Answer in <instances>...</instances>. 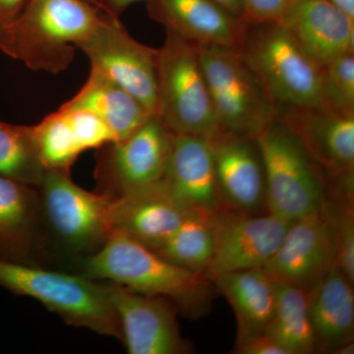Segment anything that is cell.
Returning a JSON list of instances; mask_svg holds the SVG:
<instances>
[{
    "mask_svg": "<svg viewBox=\"0 0 354 354\" xmlns=\"http://www.w3.org/2000/svg\"><path fill=\"white\" fill-rule=\"evenodd\" d=\"M239 53L276 108L321 106V67L281 23L246 22Z\"/></svg>",
    "mask_w": 354,
    "mask_h": 354,
    "instance_id": "obj_5",
    "label": "cell"
},
{
    "mask_svg": "<svg viewBox=\"0 0 354 354\" xmlns=\"http://www.w3.org/2000/svg\"><path fill=\"white\" fill-rule=\"evenodd\" d=\"M215 1L218 2L221 6H225V8H227L228 10L230 11V12L239 16V17H242V14H243L242 0H215Z\"/></svg>",
    "mask_w": 354,
    "mask_h": 354,
    "instance_id": "obj_33",
    "label": "cell"
},
{
    "mask_svg": "<svg viewBox=\"0 0 354 354\" xmlns=\"http://www.w3.org/2000/svg\"><path fill=\"white\" fill-rule=\"evenodd\" d=\"M234 310L235 346L265 334L276 305V283L264 268L216 274L209 279Z\"/></svg>",
    "mask_w": 354,
    "mask_h": 354,
    "instance_id": "obj_22",
    "label": "cell"
},
{
    "mask_svg": "<svg viewBox=\"0 0 354 354\" xmlns=\"http://www.w3.org/2000/svg\"><path fill=\"white\" fill-rule=\"evenodd\" d=\"M329 1L348 14L351 17L354 18V0H329Z\"/></svg>",
    "mask_w": 354,
    "mask_h": 354,
    "instance_id": "obj_34",
    "label": "cell"
},
{
    "mask_svg": "<svg viewBox=\"0 0 354 354\" xmlns=\"http://www.w3.org/2000/svg\"><path fill=\"white\" fill-rule=\"evenodd\" d=\"M158 183L184 209L215 213L225 208L216 184L209 139L174 135L171 156Z\"/></svg>",
    "mask_w": 354,
    "mask_h": 354,
    "instance_id": "obj_17",
    "label": "cell"
},
{
    "mask_svg": "<svg viewBox=\"0 0 354 354\" xmlns=\"http://www.w3.org/2000/svg\"><path fill=\"white\" fill-rule=\"evenodd\" d=\"M205 81L223 131L254 137L276 118V106L239 50L197 48Z\"/></svg>",
    "mask_w": 354,
    "mask_h": 354,
    "instance_id": "obj_8",
    "label": "cell"
},
{
    "mask_svg": "<svg viewBox=\"0 0 354 354\" xmlns=\"http://www.w3.org/2000/svg\"><path fill=\"white\" fill-rule=\"evenodd\" d=\"M30 0H0V53L6 55L16 21Z\"/></svg>",
    "mask_w": 354,
    "mask_h": 354,
    "instance_id": "obj_30",
    "label": "cell"
},
{
    "mask_svg": "<svg viewBox=\"0 0 354 354\" xmlns=\"http://www.w3.org/2000/svg\"><path fill=\"white\" fill-rule=\"evenodd\" d=\"M337 262L334 227L327 209L292 221L264 269L276 281L310 291Z\"/></svg>",
    "mask_w": 354,
    "mask_h": 354,
    "instance_id": "obj_13",
    "label": "cell"
},
{
    "mask_svg": "<svg viewBox=\"0 0 354 354\" xmlns=\"http://www.w3.org/2000/svg\"><path fill=\"white\" fill-rule=\"evenodd\" d=\"M321 106L354 115V53L321 67Z\"/></svg>",
    "mask_w": 354,
    "mask_h": 354,
    "instance_id": "obj_28",
    "label": "cell"
},
{
    "mask_svg": "<svg viewBox=\"0 0 354 354\" xmlns=\"http://www.w3.org/2000/svg\"><path fill=\"white\" fill-rule=\"evenodd\" d=\"M334 354H353L354 353V341L346 342L339 346L334 353Z\"/></svg>",
    "mask_w": 354,
    "mask_h": 354,
    "instance_id": "obj_35",
    "label": "cell"
},
{
    "mask_svg": "<svg viewBox=\"0 0 354 354\" xmlns=\"http://www.w3.org/2000/svg\"><path fill=\"white\" fill-rule=\"evenodd\" d=\"M234 353L237 354H288L285 348L266 334L257 335L248 341L235 346Z\"/></svg>",
    "mask_w": 354,
    "mask_h": 354,
    "instance_id": "obj_31",
    "label": "cell"
},
{
    "mask_svg": "<svg viewBox=\"0 0 354 354\" xmlns=\"http://www.w3.org/2000/svg\"><path fill=\"white\" fill-rule=\"evenodd\" d=\"M62 106L94 114L111 128L118 141L136 131L151 115L124 88L93 69L83 87Z\"/></svg>",
    "mask_w": 354,
    "mask_h": 354,
    "instance_id": "obj_24",
    "label": "cell"
},
{
    "mask_svg": "<svg viewBox=\"0 0 354 354\" xmlns=\"http://www.w3.org/2000/svg\"><path fill=\"white\" fill-rule=\"evenodd\" d=\"M308 293L316 353H333L354 341L353 281L335 266Z\"/></svg>",
    "mask_w": 354,
    "mask_h": 354,
    "instance_id": "obj_23",
    "label": "cell"
},
{
    "mask_svg": "<svg viewBox=\"0 0 354 354\" xmlns=\"http://www.w3.org/2000/svg\"><path fill=\"white\" fill-rule=\"evenodd\" d=\"M39 160L46 171L69 172L86 151L118 141L111 128L94 114L60 106L32 127Z\"/></svg>",
    "mask_w": 354,
    "mask_h": 354,
    "instance_id": "obj_19",
    "label": "cell"
},
{
    "mask_svg": "<svg viewBox=\"0 0 354 354\" xmlns=\"http://www.w3.org/2000/svg\"><path fill=\"white\" fill-rule=\"evenodd\" d=\"M174 133L157 114L127 138L97 149L95 178L99 192L115 199L158 183L174 145Z\"/></svg>",
    "mask_w": 354,
    "mask_h": 354,
    "instance_id": "obj_9",
    "label": "cell"
},
{
    "mask_svg": "<svg viewBox=\"0 0 354 354\" xmlns=\"http://www.w3.org/2000/svg\"><path fill=\"white\" fill-rule=\"evenodd\" d=\"M91 69L132 95L150 114H157L158 50L130 36L120 18L108 16L95 31L76 46Z\"/></svg>",
    "mask_w": 354,
    "mask_h": 354,
    "instance_id": "obj_10",
    "label": "cell"
},
{
    "mask_svg": "<svg viewBox=\"0 0 354 354\" xmlns=\"http://www.w3.org/2000/svg\"><path fill=\"white\" fill-rule=\"evenodd\" d=\"M276 305L265 334L288 354L316 353L315 335L309 314L308 291L276 281Z\"/></svg>",
    "mask_w": 354,
    "mask_h": 354,
    "instance_id": "obj_25",
    "label": "cell"
},
{
    "mask_svg": "<svg viewBox=\"0 0 354 354\" xmlns=\"http://www.w3.org/2000/svg\"><path fill=\"white\" fill-rule=\"evenodd\" d=\"M158 50L157 115L176 135L213 139L221 129L197 48L171 31Z\"/></svg>",
    "mask_w": 354,
    "mask_h": 354,
    "instance_id": "obj_6",
    "label": "cell"
},
{
    "mask_svg": "<svg viewBox=\"0 0 354 354\" xmlns=\"http://www.w3.org/2000/svg\"><path fill=\"white\" fill-rule=\"evenodd\" d=\"M108 16L88 0H30L11 30L6 55L34 71L62 73L73 62L77 44Z\"/></svg>",
    "mask_w": 354,
    "mask_h": 354,
    "instance_id": "obj_2",
    "label": "cell"
},
{
    "mask_svg": "<svg viewBox=\"0 0 354 354\" xmlns=\"http://www.w3.org/2000/svg\"><path fill=\"white\" fill-rule=\"evenodd\" d=\"M46 172L32 127L0 120V176L38 188Z\"/></svg>",
    "mask_w": 354,
    "mask_h": 354,
    "instance_id": "obj_27",
    "label": "cell"
},
{
    "mask_svg": "<svg viewBox=\"0 0 354 354\" xmlns=\"http://www.w3.org/2000/svg\"><path fill=\"white\" fill-rule=\"evenodd\" d=\"M38 191L41 225L74 258L99 250L113 232V198L83 189L69 172L46 171Z\"/></svg>",
    "mask_w": 354,
    "mask_h": 354,
    "instance_id": "obj_7",
    "label": "cell"
},
{
    "mask_svg": "<svg viewBox=\"0 0 354 354\" xmlns=\"http://www.w3.org/2000/svg\"><path fill=\"white\" fill-rule=\"evenodd\" d=\"M213 215V212L189 209L176 232L153 251L174 264L205 274L215 251Z\"/></svg>",
    "mask_w": 354,
    "mask_h": 354,
    "instance_id": "obj_26",
    "label": "cell"
},
{
    "mask_svg": "<svg viewBox=\"0 0 354 354\" xmlns=\"http://www.w3.org/2000/svg\"><path fill=\"white\" fill-rule=\"evenodd\" d=\"M41 232L38 188L0 176V258L32 264Z\"/></svg>",
    "mask_w": 354,
    "mask_h": 354,
    "instance_id": "obj_21",
    "label": "cell"
},
{
    "mask_svg": "<svg viewBox=\"0 0 354 354\" xmlns=\"http://www.w3.org/2000/svg\"><path fill=\"white\" fill-rule=\"evenodd\" d=\"M188 212L157 183L113 199V230L155 250L176 232Z\"/></svg>",
    "mask_w": 354,
    "mask_h": 354,
    "instance_id": "obj_20",
    "label": "cell"
},
{
    "mask_svg": "<svg viewBox=\"0 0 354 354\" xmlns=\"http://www.w3.org/2000/svg\"><path fill=\"white\" fill-rule=\"evenodd\" d=\"M264 165L266 211L288 223L323 208L327 178L304 146L278 120L254 136Z\"/></svg>",
    "mask_w": 354,
    "mask_h": 354,
    "instance_id": "obj_4",
    "label": "cell"
},
{
    "mask_svg": "<svg viewBox=\"0 0 354 354\" xmlns=\"http://www.w3.org/2000/svg\"></svg>",
    "mask_w": 354,
    "mask_h": 354,
    "instance_id": "obj_36",
    "label": "cell"
},
{
    "mask_svg": "<svg viewBox=\"0 0 354 354\" xmlns=\"http://www.w3.org/2000/svg\"><path fill=\"white\" fill-rule=\"evenodd\" d=\"M295 0H242L246 22H279Z\"/></svg>",
    "mask_w": 354,
    "mask_h": 354,
    "instance_id": "obj_29",
    "label": "cell"
},
{
    "mask_svg": "<svg viewBox=\"0 0 354 354\" xmlns=\"http://www.w3.org/2000/svg\"><path fill=\"white\" fill-rule=\"evenodd\" d=\"M291 223L272 214L227 208L214 213L215 251L205 276L264 268L285 239Z\"/></svg>",
    "mask_w": 354,
    "mask_h": 354,
    "instance_id": "obj_11",
    "label": "cell"
},
{
    "mask_svg": "<svg viewBox=\"0 0 354 354\" xmlns=\"http://www.w3.org/2000/svg\"><path fill=\"white\" fill-rule=\"evenodd\" d=\"M149 16L196 48L239 50L245 20L215 0H149Z\"/></svg>",
    "mask_w": 354,
    "mask_h": 354,
    "instance_id": "obj_16",
    "label": "cell"
},
{
    "mask_svg": "<svg viewBox=\"0 0 354 354\" xmlns=\"http://www.w3.org/2000/svg\"><path fill=\"white\" fill-rule=\"evenodd\" d=\"M279 22L320 67L354 53V18L329 0H295Z\"/></svg>",
    "mask_w": 354,
    "mask_h": 354,
    "instance_id": "obj_18",
    "label": "cell"
},
{
    "mask_svg": "<svg viewBox=\"0 0 354 354\" xmlns=\"http://www.w3.org/2000/svg\"><path fill=\"white\" fill-rule=\"evenodd\" d=\"M209 141L223 206L241 213L262 214L265 171L254 137L223 131Z\"/></svg>",
    "mask_w": 354,
    "mask_h": 354,
    "instance_id": "obj_15",
    "label": "cell"
},
{
    "mask_svg": "<svg viewBox=\"0 0 354 354\" xmlns=\"http://www.w3.org/2000/svg\"><path fill=\"white\" fill-rule=\"evenodd\" d=\"M120 321L129 354H188L192 346L181 335L176 305L116 283H102Z\"/></svg>",
    "mask_w": 354,
    "mask_h": 354,
    "instance_id": "obj_12",
    "label": "cell"
},
{
    "mask_svg": "<svg viewBox=\"0 0 354 354\" xmlns=\"http://www.w3.org/2000/svg\"><path fill=\"white\" fill-rule=\"evenodd\" d=\"M73 263L78 274L165 298L190 318L208 313L216 291L204 274L174 264L118 230L99 250L75 257Z\"/></svg>",
    "mask_w": 354,
    "mask_h": 354,
    "instance_id": "obj_1",
    "label": "cell"
},
{
    "mask_svg": "<svg viewBox=\"0 0 354 354\" xmlns=\"http://www.w3.org/2000/svg\"><path fill=\"white\" fill-rule=\"evenodd\" d=\"M0 286L38 300L69 325L122 342L120 321L97 281L0 258Z\"/></svg>",
    "mask_w": 354,
    "mask_h": 354,
    "instance_id": "obj_3",
    "label": "cell"
},
{
    "mask_svg": "<svg viewBox=\"0 0 354 354\" xmlns=\"http://www.w3.org/2000/svg\"><path fill=\"white\" fill-rule=\"evenodd\" d=\"M91 3L106 13V15L120 18L128 7L137 2L149 1V0H88Z\"/></svg>",
    "mask_w": 354,
    "mask_h": 354,
    "instance_id": "obj_32",
    "label": "cell"
},
{
    "mask_svg": "<svg viewBox=\"0 0 354 354\" xmlns=\"http://www.w3.org/2000/svg\"><path fill=\"white\" fill-rule=\"evenodd\" d=\"M276 118L299 141L326 176L354 171V115L323 106H277Z\"/></svg>",
    "mask_w": 354,
    "mask_h": 354,
    "instance_id": "obj_14",
    "label": "cell"
}]
</instances>
